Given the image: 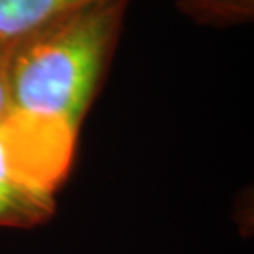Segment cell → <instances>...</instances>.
Returning a JSON list of instances; mask_svg holds the SVG:
<instances>
[{"instance_id": "cell-1", "label": "cell", "mask_w": 254, "mask_h": 254, "mask_svg": "<svg viewBox=\"0 0 254 254\" xmlns=\"http://www.w3.org/2000/svg\"><path fill=\"white\" fill-rule=\"evenodd\" d=\"M129 0L76 7L8 52L12 111L58 121L79 134L118 47Z\"/></svg>"}, {"instance_id": "cell-5", "label": "cell", "mask_w": 254, "mask_h": 254, "mask_svg": "<svg viewBox=\"0 0 254 254\" xmlns=\"http://www.w3.org/2000/svg\"><path fill=\"white\" fill-rule=\"evenodd\" d=\"M12 111L8 81V50L0 45V121H3Z\"/></svg>"}, {"instance_id": "cell-4", "label": "cell", "mask_w": 254, "mask_h": 254, "mask_svg": "<svg viewBox=\"0 0 254 254\" xmlns=\"http://www.w3.org/2000/svg\"><path fill=\"white\" fill-rule=\"evenodd\" d=\"M180 10L193 22L208 27H235L250 23L254 0H177Z\"/></svg>"}, {"instance_id": "cell-2", "label": "cell", "mask_w": 254, "mask_h": 254, "mask_svg": "<svg viewBox=\"0 0 254 254\" xmlns=\"http://www.w3.org/2000/svg\"><path fill=\"white\" fill-rule=\"evenodd\" d=\"M78 132L10 111L0 121V226L33 228L55 213V193L73 164Z\"/></svg>"}, {"instance_id": "cell-3", "label": "cell", "mask_w": 254, "mask_h": 254, "mask_svg": "<svg viewBox=\"0 0 254 254\" xmlns=\"http://www.w3.org/2000/svg\"><path fill=\"white\" fill-rule=\"evenodd\" d=\"M93 0H0V45H13L69 10Z\"/></svg>"}]
</instances>
